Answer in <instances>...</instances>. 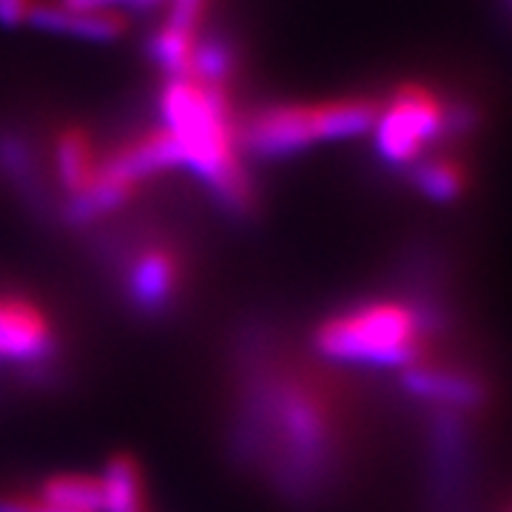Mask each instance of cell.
Returning a JSON list of instances; mask_svg holds the SVG:
<instances>
[{
    "instance_id": "1",
    "label": "cell",
    "mask_w": 512,
    "mask_h": 512,
    "mask_svg": "<svg viewBox=\"0 0 512 512\" xmlns=\"http://www.w3.org/2000/svg\"><path fill=\"white\" fill-rule=\"evenodd\" d=\"M228 444L242 467L291 501L308 504L336 478L339 424L333 404L319 384L285 365L271 330L254 328L239 339Z\"/></svg>"
},
{
    "instance_id": "2",
    "label": "cell",
    "mask_w": 512,
    "mask_h": 512,
    "mask_svg": "<svg viewBox=\"0 0 512 512\" xmlns=\"http://www.w3.org/2000/svg\"><path fill=\"white\" fill-rule=\"evenodd\" d=\"M160 126L180 148L183 168L200 180L225 214L245 220L256 211V191L239 146V109L231 86L171 77L157 100Z\"/></svg>"
},
{
    "instance_id": "3",
    "label": "cell",
    "mask_w": 512,
    "mask_h": 512,
    "mask_svg": "<svg viewBox=\"0 0 512 512\" xmlns=\"http://www.w3.org/2000/svg\"><path fill=\"white\" fill-rule=\"evenodd\" d=\"M316 350L345 365H413L421 350V319L399 302H367L328 316L313 333Z\"/></svg>"
},
{
    "instance_id": "4",
    "label": "cell",
    "mask_w": 512,
    "mask_h": 512,
    "mask_svg": "<svg viewBox=\"0 0 512 512\" xmlns=\"http://www.w3.org/2000/svg\"><path fill=\"white\" fill-rule=\"evenodd\" d=\"M126 308L140 319H168L188 288V259L174 239L140 231L114 242L109 254Z\"/></svg>"
},
{
    "instance_id": "5",
    "label": "cell",
    "mask_w": 512,
    "mask_h": 512,
    "mask_svg": "<svg viewBox=\"0 0 512 512\" xmlns=\"http://www.w3.org/2000/svg\"><path fill=\"white\" fill-rule=\"evenodd\" d=\"M63 367L60 330L29 293L0 288V370L26 387H52Z\"/></svg>"
},
{
    "instance_id": "6",
    "label": "cell",
    "mask_w": 512,
    "mask_h": 512,
    "mask_svg": "<svg viewBox=\"0 0 512 512\" xmlns=\"http://www.w3.org/2000/svg\"><path fill=\"white\" fill-rule=\"evenodd\" d=\"M447 114L436 94L424 86H402L379 111L373 126L376 154L390 165H416L427 146L444 134Z\"/></svg>"
},
{
    "instance_id": "7",
    "label": "cell",
    "mask_w": 512,
    "mask_h": 512,
    "mask_svg": "<svg viewBox=\"0 0 512 512\" xmlns=\"http://www.w3.org/2000/svg\"><path fill=\"white\" fill-rule=\"evenodd\" d=\"M311 103H265L239 114V146L254 160H288L293 154L316 146Z\"/></svg>"
},
{
    "instance_id": "8",
    "label": "cell",
    "mask_w": 512,
    "mask_h": 512,
    "mask_svg": "<svg viewBox=\"0 0 512 512\" xmlns=\"http://www.w3.org/2000/svg\"><path fill=\"white\" fill-rule=\"evenodd\" d=\"M29 26L72 40L114 43L128 32V18L123 12H111V9H72L63 6L60 0H37Z\"/></svg>"
},
{
    "instance_id": "9",
    "label": "cell",
    "mask_w": 512,
    "mask_h": 512,
    "mask_svg": "<svg viewBox=\"0 0 512 512\" xmlns=\"http://www.w3.org/2000/svg\"><path fill=\"white\" fill-rule=\"evenodd\" d=\"M103 160V148L97 146L92 134L83 126H63L52 140V171H55V185L63 194V202L77 200L80 194L89 191V185L97 177V168Z\"/></svg>"
},
{
    "instance_id": "10",
    "label": "cell",
    "mask_w": 512,
    "mask_h": 512,
    "mask_svg": "<svg viewBox=\"0 0 512 512\" xmlns=\"http://www.w3.org/2000/svg\"><path fill=\"white\" fill-rule=\"evenodd\" d=\"M0 177L18 191L23 200L46 205L49 183L43 177V165L35 151V140L18 128H0Z\"/></svg>"
},
{
    "instance_id": "11",
    "label": "cell",
    "mask_w": 512,
    "mask_h": 512,
    "mask_svg": "<svg viewBox=\"0 0 512 512\" xmlns=\"http://www.w3.org/2000/svg\"><path fill=\"white\" fill-rule=\"evenodd\" d=\"M313 106V128L316 140L330 143V140H350L373 131L382 103L365 97V94H350V97H333V100H319Z\"/></svg>"
},
{
    "instance_id": "12",
    "label": "cell",
    "mask_w": 512,
    "mask_h": 512,
    "mask_svg": "<svg viewBox=\"0 0 512 512\" xmlns=\"http://www.w3.org/2000/svg\"><path fill=\"white\" fill-rule=\"evenodd\" d=\"M106 512H148V490L143 467L128 453H117L109 458L106 473Z\"/></svg>"
},
{
    "instance_id": "13",
    "label": "cell",
    "mask_w": 512,
    "mask_h": 512,
    "mask_svg": "<svg viewBox=\"0 0 512 512\" xmlns=\"http://www.w3.org/2000/svg\"><path fill=\"white\" fill-rule=\"evenodd\" d=\"M37 498L77 512H106V487L103 478L94 476H52L37 490Z\"/></svg>"
},
{
    "instance_id": "14",
    "label": "cell",
    "mask_w": 512,
    "mask_h": 512,
    "mask_svg": "<svg viewBox=\"0 0 512 512\" xmlns=\"http://www.w3.org/2000/svg\"><path fill=\"white\" fill-rule=\"evenodd\" d=\"M404 384L427 399L444 404H476L481 399V387L467 376H458L450 370H433V367H413L407 370Z\"/></svg>"
},
{
    "instance_id": "15",
    "label": "cell",
    "mask_w": 512,
    "mask_h": 512,
    "mask_svg": "<svg viewBox=\"0 0 512 512\" xmlns=\"http://www.w3.org/2000/svg\"><path fill=\"white\" fill-rule=\"evenodd\" d=\"M413 180L430 200L444 202L458 197V191L464 185V174L456 163L433 157V160H419L413 165Z\"/></svg>"
},
{
    "instance_id": "16",
    "label": "cell",
    "mask_w": 512,
    "mask_h": 512,
    "mask_svg": "<svg viewBox=\"0 0 512 512\" xmlns=\"http://www.w3.org/2000/svg\"><path fill=\"white\" fill-rule=\"evenodd\" d=\"M37 0H0V26L3 29H20L29 26Z\"/></svg>"
},
{
    "instance_id": "17",
    "label": "cell",
    "mask_w": 512,
    "mask_h": 512,
    "mask_svg": "<svg viewBox=\"0 0 512 512\" xmlns=\"http://www.w3.org/2000/svg\"><path fill=\"white\" fill-rule=\"evenodd\" d=\"M60 3L72 6V9H111V12H120V6L146 9V6H160L165 0H60Z\"/></svg>"
}]
</instances>
